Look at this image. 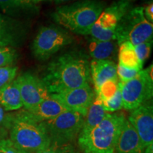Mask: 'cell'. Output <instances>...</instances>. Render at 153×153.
<instances>
[{"mask_svg": "<svg viewBox=\"0 0 153 153\" xmlns=\"http://www.w3.org/2000/svg\"><path fill=\"white\" fill-rule=\"evenodd\" d=\"M24 26L20 23L0 14V47H16L25 37Z\"/></svg>", "mask_w": 153, "mask_h": 153, "instance_id": "4fadbf2b", "label": "cell"}, {"mask_svg": "<svg viewBox=\"0 0 153 153\" xmlns=\"http://www.w3.org/2000/svg\"><path fill=\"white\" fill-rule=\"evenodd\" d=\"M129 1H132V0H129Z\"/></svg>", "mask_w": 153, "mask_h": 153, "instance_id": "d590c367", "label": "cell"}, {"mask_svg": "<svg viewBox=\"0 0 153 153\" xmlns=\"http://www.w3.org/2000/svg\"><path fill=\"white\" fill-rule=\"evenodd\" d=\"M105 8L106 3L101 0H79L57 7L51 16L68 31L87 36Z\"/></svg>", "mask_w": 153, "mask_h": 153, "instance_id": "7a4b0ae2", "label": "cell"}, {"mask_svg": "<svg viewBox=\"0 0 153 153\" xmlns=\"http://www.w3.org/2000/svg\"><path fill=\"white\" fill-rule=\"evenodd\" d=\"M143 1H148L149 3L152 2V0H143Z\"/></svg>", "mask_w": 153, "mask_h": 153, "instance_id": "836d02e7", "label": "cell"}, {"mask_svg": "<svg viewBox=\"0 0 153 153\" xmlns=\"http://www.w3.org/2000/svg\"><path fill=\"white\" fill-rule=\"evenodd\" d=\"M85 116L73 111H65L53 119L44 121L51 143H71L78 137Z\"/></svg>", "mask_w": 153, "mask_h": 153, "instance_id": "ba28073f", "label": "cell"}, {"mask_svg": "<svg viewBox=\"0 0 153 153\" xmlns=\"http://www.w3.org/2000/svg\"><path fill=\"white\" fill-rule=\"evenodd\" d=\"M90 77V62L87 54L72 51L53 59L42 79L50 92L58 94L87 85Z\"/></svg>", "mask_w": 153, "mask_h": 153, "instance_id": "6da1fadb", "label": "cell"}, {"mask_svg": "<svg viewBox=\"0 0 153 153\" xmlns=\"http://www.w3.org/2000/svg\"><path fill=\"white\" fill-rule=\"evenodd\" d=\"M17 58L18 54L13 48L0 47V68L14 66Z\"/></svg>", "mask_w": 153, "mask_h": 153, "instance_id": "d4e9b609", "label": "cell"}, {"mask_svg": "<svg viewBox=\"0 0 153 153\" xmlns=\"http://www.w3.org/2000/svg\"><path fill=\"white\" fill-rule=\"evenodd\" d=\"M128 120L133 126L144 147L153 144V106L152 99L132 110Z\"/></svg>", "mask_w": 153, "mask_h": 153, "instance_id": "8fae6325", "label": "cell"}, {"mask_svg": "<svg viewBox=\"0 0 153 153\" xmlns=\"http://www.w3.org/2000/svg\"><path fill=\"white\" fill-rule=\"evenodd\" d=\"M144 150L136 131L126 119L122 126L114 153H144Z\"/></svg>", "mask_w": 153, "mask_h": 153, "instance_id": "5bb4252c", "label": "cell"}, {"mask_svg": "<svg viewBox=\"0 0 153 153\" xmlns=\"http://www.w3.org/2000/svg\"><path fill=\"white\" fill-rule=\"evenodd\" d=\"M123 113H107L104 120L85 134H79L78 144L83 153H114L124 121Z\"/></svg>", "mask_w": 153, "mask_h": 153, "instance_id": "277c9868", "label": "cell"}, {"mask_svg": "<svg viewBox=\"0 0 153 153\" xmlns=\"http://www.w3.org/2000/svg\"><path fill=\"white\" fill-rule=\"evenodd\" d=\"M29 1H31V2L33 4H36V3L39 2V1H41L42 0H29Z\"/></svg>", "mask_w": 153, "mask_h": 153, "instance_id": "d6a6232c", "label": "cell"}, {"mask_svg": "<svg viewBox=\"0 0 153 153\" xmlns=\"http://www.w3.org/2000/svg\"><path fill=\"white\" fill-rule=\"evenodd\" d=\"M26 111L35 119L38 121L44 122L57 117L58 115L68 111V109L53 94H51L48 98L45 99L30 109Z\"/></svg>", "mask_w": 153, "mask_h": 153, "instance_id": "9a60e30c", "label": "cell"}, {"mask_svg": "<svg viewBox=\"0 0 153 153\" xmlns=\"http://www.w3.org/2000/svg\"><path fill=\"white\" fill-rule=\"evenodd\" d=\"M152 39L135 45V51L141 62L144 63L150 57L152 49Z\"/></svg>", "mask_w": 153, "mask_h": 153, "instance_id": "4316f807", "label": "cell"}, {"mask_svg": "<svg viewBox=\"0 0 153 153\" xmlns=\"http://www.w3.org/2000/svg\"><path fill=\"white\" fill-rule=\"evenodd\" d=\"M144 9V15L145 19L149 22L152 24L153 22V4L152 2L149 3L148 5L143 7Z\"/></svg>", "mask_w": 153, "mask_h": 153, "instance_id": "f546056e", "label": "cell"}, {"mask_svg": "<svg viewBox=\"0 0 153 153\" xmlns=\"http://www.w3.org/2000/svg\"><path fill=\"white\" fill-rule=\"evenodd\" d=\"M106 114L107 112L104 110L100 99L95 96L92 104L88 108L87 114L85 116L83 126L79 134L89 133L104 120Z\"/></svg>", "mask_w": 153, "mask_h": 153, "instance_id": "d6986e66", "label": "cell"}, {"mask_svg": "<svg viewBox=\"0 0 153 153\" xmlns=\"http://www.w3.org/2000/svg\"><path fill=\"white\" fill-rule=\"evenodd\" d=\"M153 25L145 19L143 7H132L118 22L115 31V40L118 46L130 42L135 46L152 39Z\"/></svg>", "mask_w": 153, "mask_h": 153, "instance_id": "5b68a950", "label": "cell"}, {"mask_svg": "<svg viewBox=\"0 0 153 153\" xmlns=\"http://www.w3.org/2000/svg\"><path fill=\"white\" fill-rule=\"evenodd\" d=\"M52 1L55 4H60L70 2V1H74V0H52Z\"/></svg>", "mask_w": 153, "mask_h": 153, "instance_id": "1f68e13d", "label": "cell"}, {"mask_svg": "<svg viewBox=\"0 0 153 153\" xmlns=\"http://www.w3.org/2000/svg\"><path fill=\"white\" fill-rule=\"evenodd\" d=\"M73 41V36L64 28L55 25L43 26L34 38L32 52L36 59L45 61Z\"/></svg>", "mask_w": 153, "mask_h": 153, "instance_id": "8992f818", "label": "cell"}, {"mask_svg": "<svg viewBox=\"0 0 153 153\" xmlns=\"http://www.w3.org/2000/svg\"><path fill=\"white\" fill-rule=\"evenodd\" d=\"M0 106L7 111H16L23 107L20 91L16 79L0 89Z\"/></svg>", "mask_w": 153, "mask_h": 153, "instance_id": "ac0fdd59", "label": "cell"}, {"mask_svg": "<svg viewBox=\"0 0 153 153\" xmlns=\"http://www.w3.org/2000/svg\"><path fill=\"white\" fill-rule=\"evenodd\" d=\"M89 51L93 60H109L116 58L118 51L116 41H99L94 38L88 39Z\"/></svg>", "mask_w": 153, "mask_h": 153, "instance_id": "e0dca14e", "label": "cell"}, {"mask_svg": "<svg viewBox=\"0 0 153 153\" xmlns=\"http://www.w3.org/2000/svg\"><path fill=\"white\" fill-rule=\"evenodd\" d=\"M90 74L96 92L107 80L118 78L117 65L113 60H92L90 62Z\"/></svg>", "mask_w": 153, "mask_h": 153, "instance_id": "2e32d148", "label": "cell"}, {"mask_svg": "<svg viewBox=\"0 0 153 153\" xmlns=\"http://www.w3.org/2000/svg\"><path fill=\"white\" fill-rule=\"evenodd\" d=\"M144 153H153V144L149 145L148 146L145 147Z\"/></svg>", "mask_w": 153, "mask_h": 153, "instance_id": "4dcf8cb0", "label": "cell"}, {"mask_svg": "<svg viewBox=\"0 0 153 153\" xmlns=\"http://www.w3.org/2000/svg\"><path fill=\"white\" fill-rule=\"evenodd\" d=\"M131 8L129 0H117L113 2L103 10L87 35L99 41H116L115 31L118 22Z\"/></svg>", "mask_w": 153, "mask_h": 153, "instance_id": "9c48e42d", "label": "cell"}, {"mask_svg": "<svg viewBox=\"0 0 153 153\" xmlns=\"http://www.w3.org/2000/svg\"><path fill=\"white\" fill-rule=\"evenodd\" d=\"M16 81L26 110L30 109L51 95L43 80L30 72L19 76Z\"/></svg>", "mask_w": 153, "mask_h": 153, "instance_id": "30bf717a", "label": "cell"}, {"mask_svg": "<svg viewBox=\"0 0 153 153\" xmlns=\"http://www.w3.org/2000/svg\"><path fill=\"white\" fill-rule=\"evenodd\" d=\"M139 72L137 70L126 68L120 64H118L117 65V76L119 77L120 81L122 82H128L133 79L137 76Z\"/></svg>", "mask_w": 153, "mask_h": 153, "instance_id": "f1b7e54d", "label": "cell"}, {"mask_svg": "<svg viewBox=\"0 0 153 153\" xmlns=\"http://www.w3.org/2000/svg\"><path fill=\"white\" fill-rule=\"evenodd\" d=\"M22 153H28V152H22Z\"/></svg>", "mask_w": 153, "mask_h": 153, "instance_id": "e575fe53", "label": "cell"}, {"mask_svg": "<svg viewBox=\"0 0 153 153\" xmlns=\"http://www.w3.org/2000/svg\"><path fill=\"white\" fill-rule=\"evenodd\" d=\"M18 68L14 66L0 68V89L15 79Z\"/></svg>", "mask_w": 153, "mask_h": 153, "instance_id": "83f0119b", "label": "cell"}, {"mask_svg": "<svg viewBox=\"0 0 153 153\" xmlns=\"http://www.w3.org/2000/svg\"><path fill=\"white\" fill-rule=\"evenodd\" d=\"M120 82L123 108L129 111L135 109L152 98V65L140 70L133 79Z\"/></svg>", "mask_w": 153, "mask_h": 153, "instance_id": "52a82bcc", "label": "cell"}, {"mask_svg": "<svg viewBox=\"0 0 153 153\" xmlns=\"http://www.w3.org/2000/svg\"><path fill=\"white\" fill-rule=\"evenodd\" d=\"M69 111H73L85 116L88 108L95 98V92L88 83L82 87L53 94Z\"/></svg>", "mask_w": 153, "mask_h": 153, "instance_id": "7c38bea8", "label": "cell"}, {"mask_svg": "<svg viewBox=\"0 0 153 153\" xmlns=\"http://www.w3.org/2000/svg\"><path fill=\"white\" fill-rule=\"evenodd\" d=\"M9 139L19 150L28 153H37L51 143L43 122L35 119L25 109L14 113Z\"/></svg>", "mask_w": 153, "mask_h": 153, "instance_id": "3957f363", "label": "cell"}, {"mask_svg": "<svg viewBox=\"0 0 153 153\" xmlns=\"http://www.w3.org/2000/svg\"><path fill=\"white\" fill-rule=\"evenodd\" d=\"M119 79L107 80L99 87L98 91L95 92V96L99 97L101 101H106L111 98L116 92L118 89Z\"/></svg>", "mask_w": 153, "mask_h": 153, "instance_id": "7402d4cb", "label": "cell"}, {"mask_svg": "<svg viewBox=\"0 0 153 153\" xmlns=\"http://www.w3.org/2000/svg\"><path fill=\"white\" fill-rule=\"evenodd\" d=\"M37 153H79L71 143L58 144L51 143L48 146Z\"/></svg>", "mask_w": 153, "mask_h": 153, "instance_id": "484cf974", "label": "cell"}, {"mask_svg": "<svg viewBox=\"0 0 153 153\" xmlns=\"http://www.w3.org/2000/svg\"><path fill=\"white\" fill-rule=\"evenodd\" d=\"M0 9L8 14L33 13L38 9L29 0H0Z\"/></svg>", "mask_w": 153, "mask_h": 153, "instance_id": "44dd1931", "label": "cell"}, {"mask_svg": "<svg viewBox=\"0 0 153 153\" xmlns=\"http://www.w3.org/2000/svg\"><path fill=\"white\" fill-rule=\"evenodd\" d=\"M104 110L107 113H114L123 108V100H122L121 91H120V82H118V89L115 94L111 98L106 101H101Z\"/></svg>", "mask_w": 153, "mask_h": 153, "instance_id": "cb8c5ba5", "label": "cell"}, {"mask_svg": "<svg viewBox=\"0 0 153 153\" xmlns=\"http://www.w3.org/2000/svg\"><path fill=\"white\" fill-rule=\"evenodd\" d=\"M118 64L123 67L140 71L143 64L140 61L135 51V46L130 42H124L118 48Z\"/></svg>", "mask_w": 153, "mask_h": 153, "instance_id": "ffe728a7", "label": "cell"}, {"mask_svg": "<svg viewBox=\"0 0 153 153\" xmlns=\"http://www.w3.org/2000/svg\"><path fill=\"white\" fill-rule=\"evenodd\" d=\"M14 118V113L7 111L0 106V138H8Z\"/></svg>", "mask_w": 153, "mask_h": 153, "instance_id": "603a6c76", "label": "cell"}]
</instances>
